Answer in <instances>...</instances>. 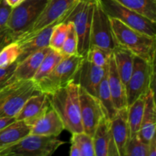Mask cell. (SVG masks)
I'll return each mask as SVG.
<instances>
[{
  "mask_svg": "<svg viewBox=\"0 0 156 156\" xmlns=\"http://www.w3.org/2000/svg\"><path fill=\"white\" fill-rule=\"evenodd\" d=\"M50 107V102L48 94L42 92L35 93L24 102L15 119V120H24L30 125L43 115Z\"/></svg>",
  "mask_w": 156,
  "mask_h": 156,
  "instance_id": "16",
  "label": "cell"
},
{
  "mask_svg": "<svg viewBox=\"0 0 156 156\" xmlns=\"http://www.w3.org/2000/svg\"><path fill=\"white\" fill-rule=\"evenodd\" d=\"M124 156H149L148 143L142 140L139 134L130 137L125 147Z\"/></svg>",
  "mask_w": 156,
  "mask_h": 156,
  "instance_id": "31",
  "label": "cell"
},
{
  "mask_svg": "<svg viewBox=\"0 0 156 156\" xmlns=\"http://www.w3.org/2000/svg\"><path fill=\"white\" fill-rule=\"evenodd\" d=\"M108 81L116 109L127 107L126 87L117 73L113 54L110 57L108 66Z\"/></svg>",
  "mask_w": 156,
  "mask_h": 156,
  "instance_id": "21",
  "label": "cell"
},
{
  "mask_svg": "<svg viewBox=\"0 0 156 156\" xmlns=\"http://www.w3.org/2000/svg\"><path fill=\"white\" fill-rule=\"evenodd\" d=\"M30 134L46 136H58L64 130V125L51 106L43 115L30 124Z\"/></svg>",
  "mask_w": 156,
  "mask_h": 156,
  "instance_id": "15",
  "label": "cell"
},
{
  "mask_svg": "<svg viewBox=\"0 0 156 156\" xmlns=\"http://www.w3.org/2000/svg\"><path fill=\"white\" fill-rule=\"evenodd\" d=\"M97 98L99 99L102 106L105 108L108 118L109 120H111L116 114L117 110L116 109L115 106H114L109 85H108V68H107L106 73H105V76H104L103 79H101L100 85H99Z\"/></svg>",
  "mask_w": 156,
  "mask_h": 156,
  "instance_id": "26",
  "label": "cell"
},
{
  "mask_svg": "<svg viewBox=\"0 0 156 156\" xmlns=\"http://www.w3.org/2000/svg\"><path fill=\"white\" fill-rule=\"evenodd\" d=\"M30 125L24 120H15L0 129V152L30 133Z\"/></svg>",
  "mask_w": 156,
  "mask_h": 156,
  "instance_id": "23",
  "label": "cell"
},
{
  "mask_svg": "<svg viewBox=\"0 0 156 156\" xmlns=\"http://www.w3.org/2000/svg\"><path fill=\"white\" fill-rule=\"evenodd\" d=\"M90 46H97L110 51H112L117 46L111 30L109 16L104 10L100 0H94L90 31Z\"/></svg>",
  "mask_w": 156,
  "mask_h": 156,
  "instance_id": "11",
  "label": "cell"
},
{
  "mask_svg": "<svg viewBox=\"0 0 156 156\" xmlns=\"http://www.w3.org/2000/svg\"><path fill=\"white\" fill-rule=\"evenodd\" d=\"M112 51L97 46H90L85 58L90 62L102 68H107Z\"/></svg>",
  "mask_w": 156,
  "mask_h": 156,
  "instance_id": "28",
  "label": "cell"
},
{
  "mask_svg": "<svg viewBox=\"0 0 156 156\" xmlns=\"http://www.w3.org/2000/svg\"><path fill=\"white\" fill-rule=\"evenodd\" d=\"M109 20L117 45L125 47L150 65H155L156 38L134 30L115 18L109 17Z\"/></svg>",
  "mask_w": 156,
  "mask_h": 156,
  "instance_id": "2",
  "label": "cell"
},
{
  "mask_svg": "<svg viewBox=\"0 0 156 156\" xmlns=\"http://www.w3.org/2000/svg\"><path fill=\"white\" fill-rule=\"evenodd\" d=\"M127 114L128 108L124 107L117 110L114 117L110 120L111 132L119 152V156H124L125 147L129 139Z\"/></svg>",
  "mask_w": 156,
  "mask_h": 156,
  "instance_id": "17",
  "label": "cell"
},
{
  "mask_svg": "<svg viewBox=\"0 0 156 156\" xmlns=\"http://www.w3.org/2000/svg\"><path fill=\"white\" fill-rule=\"evenodd\" d=\"M66 19H60L56 22L52 23L51 24L47 26L44 29L40 30L34 36L31 37L30 38L24 41L18 43L19 44L21 52H20V55L16 61L17 63L22 61L23 59H25L27 56L33 53L34 52L41 50L44 47H49L50 35H51L54 26L58 23L64 21Z\"/></svg>",
  "mask_w": 156,
  "mask_h": 156,
  "instance_id": "19",
  "label": "cell"
},
{
  "mask_svg": "<svg viewBox=\"0 0 156 156\" xmlns=\"http://www.w3.org/2000/svg\"><path fill=\"white\" fill-rule=\"evenodd\" d=\"M92 137L95 156H119L107 116L101 119Z\"/></svg>",
  "mask_w": 156,
  "mask_h": 156,
  "instance_id": "13",
  "label": "cell"
},
{
  "mask_svg": "<svg viewBox=\"0 0 156 156\" xmlns=\"http://www.w3.org/2000/svg\"><path fill=\"white\" fill-rule=\"evenodd\" d=\"M67 23L62 21L54 26L50 38L49 47L53 50L60 53L67 34Z\"/></svg>",
  "mask_w": 156,
  "mask_h": 156,
  "instance_id": "32",
  "label": "cell"
},
{
  "mask_svg": "<svg viewBox=\"0 0 156 156\" xmlns=\"http://www.w3.org/2000/svg\"><path fill=\"white\" fill-rule=\"evenodd\" d=\"M14 121H15V119L14 117H11V118H0V129L9 125L10 123H13Z\"/></svg>",
  "mask_w": 156,
  "mask_h": 156,
  "instance_id": "38",
  "label": "cell"
},
{
  "mask_svg": "<svg viewBox=\"0 0 156 156\" xmlns=\"http://www.w3.org/2000/svg\"><path fill=\"white\" fill-rule=\"evenodd\" d=\"M112 54L117 73L126 87L133 70L135 55L125 47L119 45H117L113 49Z\"/></svg>",
  "mask_w": 156,
  "mask_h": 156,
  "instance_id": "22",
  "label": "cell"
},
{
  "mask_svg": "<svg viewBox=\"0 0 156 156\" xmlns=\"http://www.w3.org/2000/svg\"><path fill=\"white\" fill-rule=\"evenodd\" d=\"M48 0H24L12 8L8 20L7 27L11 42L15 41L27 31L34 22Z\"/></svg>",
  "mask_w": 156,
  "mask_h": 156,
  "instance_id": "6",
  "label": "cell"
},
{
  "mask_svg": "<svg viewBox=\"0 0 156 156\" xmlns=\"http://www.w3.org/2000/svg\"><path fill=\"white\" fill-rule=\"evenodd\" d=\"M70 143H71V146H70L69 150V155L70 156H81L80 148H79V144L76 142V140L72 136L71 140H70Z\"/></svg>",
  "mask_w": 156,
  "mask_h": 156,
  "instance_id": "36",
  "label": "cell"
},
{
  "mask_svg": "<svg viewBox=\"0 0 156 156\" xmlns=\"http://www.w3.org/2000/svg\"><path fill=\"white\" fill-rule=\"evenodd\" d=\"M20 52L19 44L15 41L5 45L0 50V68L8 67L16 62Z\"/></svg>",
  "mask_w": 156,
  "mask_h": 156,
  "instance_id": "30",
  "label": "cell"
},
{
  "mask_svg": "<svg viewBox=\"0 0 156 156\" xmlns=\"http://www.w3.org/2000/svg\"><path fill=\"white\" fill-rule=\"evenodd\" d=\"M109 17L115 18L131 28L156 38V22L125 7L116 0H100Z\"/></svg>",
  "mask_w": 156,
  "mask_h": 156,
  "instance_id": "8",
  "label": "cell"
},
{
  "mask_svg": "<svg viewBox=\"0 0 156 156\" xmlns=\"http://www.w3.org/2000/svg\"><path fill=\"white\" fill-rule=\"evenodd\" d=\"M12 9V8L4 0L0 2V42L3 41H9L11 42L7 23Z\"/></svg>",
  "mask_w": 156,
  "mask_h": 156,
  "instance_id": "34",
  "label": "cell"
},
{
  "mask_svg": "<svg viewBox=\"0 0 156 156\" xmlns=\"http://www.w3.org/2000/svg\"><path fill=\"white\" fill-rule=\"evenodd\" d=\"M2 1V0H0V2H1Z\"/></svg>",
  "mask_w": 156,
  "mask_h": 156,
  "instance_id": "41",
  "label": "cell"
},
{
  "mask_svg": "<svg viewBox=\"0 0 156 156\" xmlns=\"http://www.w3.org/2000/svg\"><path fill=\"white\" fill-rule=\"evenodd\" d=\"M16 66L17 62H15L9 66L0 68V89L16 81L14 77V73Z\"/></svg>",
  "mask_w": 156,
  "mask_h": 156,
  "instance_id": "35",
  "label": "cell"
},
{
  "mask_svg": "<svg viewBox=\"0 0 156 156\" xmlns=\"http://www.w3.org/2000/svg\"><path fill=\"white\" fill-rule=\"evenodd\" d=\"M146 95L139 97L133 103L128 106V123L129 127V138L139 134L146 102Z\"/></svg>",
  "mask_w": 156,
  "mask_h": 156,
  "instance_id": "24",
  "label": "cell"
},
{
  "mask_svg": "<svg viewBox=\"0 0 156 156\" xmlns=\"http://www.w3.org/2000/svg\"><path fill=\"white\" fill-rule=\"evenodd\" d=\"M84 56L80 55L64 56L47 76L35 82L39 92L50 94L74 81Z\"/></svg>",
  "mask_w": 156,
  "mask_h": 156,
  "instance_id": "5",
  "label": "cell"
},
{
  "mask_svg": "<svg viewBox=\"0 0 156 156\" xmlns=\"http://www.w3.org/2000/svg\"><path fill=\"white\" fill-rule=\"evenodd\" d=\"M125 7L156 22V0H116Z\"/></svg>",
  "mask_w": 156,
  "mask_h": 156,
  "instance_id": "25",
  "label": "cell"
},
{
  "mask_svg": "<svg viewBox=\"0 0 156 156\" xmlns=\"http://www.w3.org/2000/svg\"><path fill=\"white\" fill-rule=\"evenodd\" d=\"M156 128V105L154 88H151L146 95V102L142 119L139 136L142 140L149 143V140L155 136Z\"/></svg>",
  "mask_w": 156,
  "mask_h": 156,
  "instance_id": "18",
  "label": "cell"
},
{
  "mask_svg": "<svg viewBox=\"0 0 156 156\" xmlns=\"http://www.w3.org/2000/svg\"><path fill=\"white\" fill-rule=\"evenodd\" d=\"M79 85L72 81L66 86L48 94L50 106L59 116L64 129L71 133L83 132L80 115Z\"/></svg>",
  "mask_w": 156,
  "mask_h": 156,
  "instance_id": "1",
  "label": "cell"
},
{
  "mask_svg": "<svg viewBox=\"0 0 156 156\" xmlns=\"http://www.w3.org/2000/svg\"><path fill=\"white\" fill-rule=\"evenodd\" d=\"M51 50L50 47L34 52L28 56L17 63L16 68L14 73V77L16 81L32 80L44 59V56Z\"/></svg>",
  "mask_w": 156,
  "mask_h": 156,
  "instance_id": "20",
  "label": "cell"
},
{
  "mask_svg": "<svg viewBox=\"0 0 156 156\" xmlns=\"http://www.w3.org/2000/svg\"><path fill=\"white\" fill-rule=\"evenodd\" d=\"M65 144L56 136L30 134L0 152V156H50Z\"/></svg>",
  "mask_w": 156,
  "mask_h": 156,
  "instance_id": "3",
  "label": "cell"
},
{
  "mask_svg": "<svg viewBox=\"0 0 156 156\" xmlns=\"http://www.w3.org/2000/svg\"><path fill=\"white\" fill-rule=\"evenodd\" d=\"M155 79V65H150L140 57L135 56L133 70L126 85L127 107L139 97L146 94L153 88Z\"/></svg>",
  "mask_w": 156,
  "mask_h": 156,
  "instance_id": "10",
  "label": "cell"
},
{
  "mask_svg": "<svg viewBox=\"0 0 156 156\" xmlns=\"http://www.w3.org/2000/svg\"><path fill=\"white\" fill-rule=\"evenodd\" d=\"M37 92L33 80L15 81L1 88L0 118H15L28 98Z\"/></svg>",
  "mask_w": 156,
  "mask_h": 156,
  "instance_id": "4",
  "label": "cell"
},
{
  "mask_svg": "<svg viewBox=\"0 0 156 156\" xmlns=\"http://www.w3.org/2000/svg\"><path fill=\"white\" fill-rule=\"evenodd\" d=\"M79 106L83 132L93 136L99 121L104 116H107L106 111L96 96L90 94L79 85Z\"/></svg>",
  "mask_w": 156,
  "mask_h": 156,
  "instance_id": "12",
  "label": "cell"
},
{
  "mask_svg": "<svg viewBox=\"0 0 156 156\" xmlns=\"http://www.w3.org/2000/svg\"><path fill=\"white\" fill-rule=\"evenodd\" d=\"M107 68L94 65L84 58L76 73L74 82L85 88L90 94L97 97L99 85L106 73Z\"/></svg>",
  "mask_w": 156,
  "mask_h": 156,
  "instance_id": "14",
  "label": "cell"
},
{
  "mask_svg": "<svg viewBox=\"0 0 156 156\" xmlns=\"http://www.w3.org/2000/svg\"><path fill=\"white\" fill-rule=\"evenodd\" d=\"M78 1L79 0H48L34 22L15 42L19 43L29 39L52 23L60 19H66Z\"/></svg>",
  "mask_w": 156,
  "mask_h": 156,
  "instance_id": "9",
  "label": "cell"
},
{
  "mask_svg": "<svg viewBox=\"0 0 156 156\" xmlns=\"http://www.w3.org/2000/svg\"><path fill=\"white\" fill-rule=\"evenodd\" d=\"M80 148L81 156H95L93 137L85 132L72 133Z\"/></svg>",
  "mask_w": 156,
  "mask_h": 156,
  "instance_id": "33",
  "label": "cell"
},
{
  "mask_svg": "<svg viewBox=\"0 0 156 156\" xmlns=\"http://www.w3.org/2000/svg\"><path fill=\"white\" fill-rule=\"evenodd\" d=\"M9 6H11L12 8H15V6L21 4L22 2H24V0H4Z\"/></svg>",
  "mask_w": 156,
  "mask_h": 156,
  "instance_id": "39",
  "label": "cell"
},
{
  "mask_svg": "<svg viewBox=\"0 0 156 156\" xmlns=\"http://www.w3.org/2000/svg\"><path fill=\"white\" fill-rule=\"evenodd\" d=\"M9 43H11L9 41H2V42H0V50H2V48L5 45L9 44Z\"/></svg>",
  "mask_w": 156,
  "mask_h": 156,
  "instance_id": "40",
  "label": "cell"
},
{
  "mask_svg": "<svg viewBox=\"0 0 156 156\" xmlns=\"http://www.w3.org/2000/svg\"><path fill=\"white\" fill-rule=\"evenodd\" d=\"M67 23L68 30L60 53L63 56H74L78 53V36L74 24L71 21Z\"/></svg>",
  "mask_w": 156,
  "mask_h": 156,
  "instance_id": "29",
  "label": "cell"
},
{
  "mask_svg": "<svg viewBox=\"0 0 156 156\" xmlns=\"http://www.w3.org/2000/svg\"><path fill=\"white\" fill-rule=\"evenodd\" d=\"M94 0H79L64 21L74 24L78 36V53L85 57L90 46V31Z\"/></svg>",
  "mask_w": 156,
  "mask_h": 156,
  "instance_id": "7",
  "label": "cell"
},
{
  "mask_svg": "<svg viewBox=\"0 0 156 156\" xmlns=\"http://www.w3.org/2000/svg\"><path fill=\"white\" fill-rule=\"evenodd\" d=\"M148 151H149V156L156 155V137L154 136L148 143Z\"/></svg>",
  "mask_w": 156,
  "mask_h": 156,
  "instance_id": "37",
  "label": "cell"
},
{
  "mask_svg": "<svg viewBox=\"0 0 156 156\" xmlns=\"http://www.w3.org/2000/svg\"><path fill=\"white\" fill-rule=\"evenodd\" d=\"M63 57L64 56L59 52L50 50L44 56L32 80L34 82H37L38 81L48 76Z\"/></svg>",
  "mask_w": 156,
  "mask_h": 156,
  "instance_id": "27",
  "label": "cell"
}]
</instances>
